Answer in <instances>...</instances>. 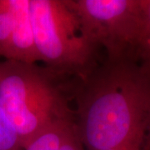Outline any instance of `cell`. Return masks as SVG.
Masks as SVG:
<instances>
[{"instance_id": "5", "label": "cell", "mask_w": 150, "mask_h": 150, "mask_svg": "<svg viewBox=\"0 0 150 150\" xmlns=\"http://www.w3.org/2000/svg\"><path fill=\"white\" fill-rule=\"evenodd\" d=\"M13 30L8 59L27 64L39 61L30 12V0H8Z\"/></svg>"}, {"instance_id": "2", "label": "cell", "mask_w": 150, "mask_h": 150, "mask_svg": "<svg viewBox=\"0 0 150 150\" xmlns=\"http://www.w3.org/2000/svg\"><path fill=\"white\" fill-rule=\"evenodd\" d=\"M54 78L36 64L0 61V106L23 149L52 124L73 119Z\"/></svg>"}, {"instance_id": "10", "label": "cell", "mask_w": 150, "mask_h": 150, "mask_svg": "<svg viewBox=\"0 0 150 150\" xmlns=\"http://www.w3.org/2000/svg\"><path fill=\"white\" fill-rule=\"evenodd\" d=\"M59 150H84V146L77 133L74 122L67 130Z\"/></svg>"}, {"instance_id": "9", "label": "cell", "mask_w": 150, "mask_h": 150, "mask_svg": "<svg viewBox=\"0 0 150 150\" xmlns=\"http://www.w3.org/2000/svg\"><path fill=\"white\" fill-rule=\"evenodd\" d=\"M142 23L139 40V62L150 49V0H141Z\"/></svg>"}, {"instance_id": "12", "label": "cell", "mask_w": 150, "mask_h": 150, "mask_svg": "<svg viewBox=\"0 0 150 150\" xmlns=\"http://www.w3.org/2000/svg\"><path fill=\"white\" fill-rule=\"evenodd\" d=\"M143 144H135L128 145V146H123L117 149H108V150H140L142 148Z\"/></svg>"}, {"instance_id": "4", "label": "cell", "mask_w": 150, "mask_h": 150, "mask_svg": "<svg viewBox=\"0 0 150 150\" xmlns=\"http://www.w3.org/2000/svg\"><path fill=\"white\" fill-rule=\"evenodd\" d=\"M85 37L106 59L139 62L142 23L141 0H66Z\"/></svg>"}, {"instance_id": "11", "label": "cell", "mask_w": 150, "mask_h": 150, "mask_svg": "<svg viewBox=\"0 0 150 150\" xmlns=\"http://www.w3.org/2000/svg\"><path fill=\"white\" fill-rule=\"evenodd\" d=\"M139 64L146 72L150 74V49L141 59V60L139 61Z\"/></svg>"}, {"instance_id": "8", "label": "cell", "mask_w": 150, "mask_h": 150, "mask_svg": "<svg viewBox=\"0 0 150 150\" xmlns=\"http://www.w3.org/2000/svg\"><path fill=\"white\" fill-rule=\"evenodd\" d=\"M0 150H23L16 132L0 106Z\"/></svg>"}, {"instance_id": "1", "label": "cell", "mask_w": 150, "mask_h": 150, "mask_svg": "<svg viewBox=\"0 0 150 150\" xmlns=\"http://www.w3.org/2000/svg\"><path fill=\"white\" fill-rule=\"evenodd\" d=\"M82 80L74 125L84 148L143 144L150 127V74L139 62L105 59Z\"/></svg>"}, {"instance_id": "6", "label": "cell", "mask_w": 150, "mask_h": 150, "mask_svg": "<svg viewBox=\"0 0 150 150\" xmlns=\"http://www.w3.org/2000/svg\"><path fill=\"white\" fill-rule=\"evenodd\" d=\"M74 122V119H64L52 124L23 150H59L67 130Z\"/></svg>"}, {"instance_id": "13", "label": "cell", "mask_w": 150, "mask_h": 150, "mask_svg": "<svg viewBox=\"0 0 150 150\" xmlns=\"http://www.w3.org/2000/svg\"><path fill=\"white\" fill-rule=\"evenodd\" d=\"M149 140H148V145H149V150H150V127H149Z\"/></svg>"}, {"instance_id": "7", "label": "cell", "mask_w": 150, "mask_h": 150, "mask_svg": "<svg viewBox=\"0 0 150 150\" xmlns=\"http://www.w3.org/2000/svg\"><path fill=\"white\" fill-rule=\"evenodd\" d=\"M13 30V15L9 1L0 0V57L8 59Z\"/></svg>"}, {"instance_id": "3", "label": "cell", "mask_w": 150, "mask_h": 150, "mask_svg": "<svg viewBox=\"0 0 150 150\" xmlns=\"http://www.w3.org/2000/svg\"><path fill=\"white\" fill-rule=\"evenodd\" d=\"M30 12L39 61L48 72L83 78L95 68L98 49L66 0H30Z\"/></svg>"}]
</instances>
